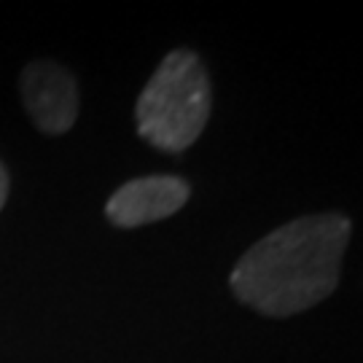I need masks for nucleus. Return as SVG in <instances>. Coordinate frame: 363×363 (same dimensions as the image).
<instances>
[{
	"label": "nucleus",
	"mask_w": 363,
	"mask_h": 363,
	"mask_svg": "<svg viewBox=\"0 0 363 363\" xmlns=\"http://www.w3.org/2000/svg\"><path fill=\"white\" fill-rule=\"evenodd\" d=\"M350 240V220L337 213L291 220L259 240L237 261L229 286L261 315L288 318L334 294Z\"/></svg>",
	"instance_id": "obj_1"
},
{
	"label": "nucleus",
	"mask_w": 363,
	"mask_h": 363,
	"mask_svg": "<svg viewBox=\"0 0 363 363\" xmlns=\"http://www.w3.org/2000/svg\"><path fill=\"white\" fill-rule=\"evenodd\" d=\"M208 118L210 81L202 62L189 49L169 52L138 97V132L159 151L181 154L202 135Z\"/></svg>",
	"instance_id": "obj_2"
},
{
	"label": "nucleus",
	"mask_w": 363,
	"mask_h": 363,
	"mask_svg": "<svg viewBox=\"0 0 363 363\" xmlns=\"http://www.w3.org/2000/svg\"><path fill=\"white\" fill-rule=\"evenodd\" d=\"M189 183L175 175H145L127 181L108 199L105 216L121 229H135L169 218L189 202Z\"/></svg>",
	"instance_id": "obj_3"
},
{
	"label": "nucleus",
	"mask_w": 363,
	"mask_h": 363,
	"mask_svg": "<svg viewBox=\"0 0 363 363\" xmlns=\"http://www.w3.org/2000/svg\"><path fill=\"white\" fill-rule=\"evenodd\" d=\"M22 97L30 118L46 135H62L78 116L76 81L54 62H33L22 73Z\"/></svg>",
	"instance_id": "obj_4"
},
{
	"label": "nucleus",
	"mask_w": 363,
	"mask_h": 363,
	"mask_svg": "<svg viewBox=\"0 0 363 363\" xmlns=\"http://www.w3.org/2000/svg\"><path fill=\"white\" fill-rule=\"evenodd\" d=\"M6 196H9V172L0 164V210L6 205Z\"/></svg>",
	"instance_id": "obj_5"
}]
</instances>
